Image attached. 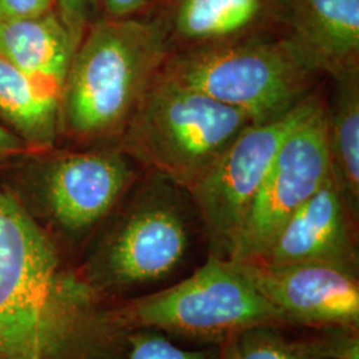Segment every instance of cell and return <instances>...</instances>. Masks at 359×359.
<instances>
[{
	"label": "cell",
	"instance_id": "cell-15",
	"mask_svg": "<svg viewBox=\"0 0 359 359\" xmlns=\"http://www.w3.org/2000/svg\"><path fill=\"white\" fill-rule=\"evenodd\" d=\"M325 96V135L332 180L359 221V68L330 77Z\"/></svg>",
	"mask_w": 359,
	"mask_h": 359
},
{
	"label": "cell",
	"instance_id": "cell-1",
	"mask_svg": "<svg viewBox=\"0 0 359 359\" xmlns=\"http://www.w3.org/2000/svg\"><path fill=\"white\" fill-rule=\"evenodd\" d=\"M133 330L0 181V359H127Z\"/></svg>",
	"mask_w": 359,
	"mask_h": 359
},
{
	"label": "cell",
	"instance_id": "cell-14",
	"mask_svg": "<svg viewBox=\"0 0 359 359\" xmlns=\"http://www.w3.org/2000/svg\"><path fill=\"white\" fill-rule=\"evenodd\" d=\"M75 50L56 10L0 22V57L60 97Z\"/></svg>",
	"mask_w": 359,
	"mask_h": 359
},
{
	"label": "cell",
	"instance_id": "cell-6",
	"mask_svg": "<svg viewBox=\"0 0 359 359\" xmlns=\"http://www.w3.org/2000/svg\"><path fill=\"white\" fill-rule=\"evenodd\" d=\"M160 72L241 111L253 123L289 112L325 76L286 34L169 53Z\"/></svg>",
	"mask_w": 359,
	"mask_h": 359
},
{
	"label": "cell",
	"instance_id": "cell-7",
	"mask_svg": "<svg viewBox=\"0 0 359 359\" xmlns=\"http://www.w3.org/2000/svg\"><path fill=\"white\" fill-rule=\"evenodd\" d=\"M120 306L135 329H154L201 346H222L256 326H287L258 290L244 262L209 255L179 281L120 299Z\"/></svg>",
	"mask_w": 359,
	"mask_h": 359
},
{
	"label": "cell",
	"instance_id": "cell-17",
	"mask_svg": "<svg viewBox=\"0 0 359 359\" xmlns=\"http://www.w3.org/2000/svg\"><path fill=\"white\" fill-rule=\"evenodd\" d=\"M285 326L262 325L231 339L233 359H322L306 338L283 332Z\"/></svg>",
	"mask_w": 359,
	"mask_h": 359
},
{
	"label": "cell",
	"instance_id": "cell-20",
	"mask_svg": "<svg viewBox=\"0 0 359 359\" xmlns=\"http://www.w3.org/2000/svg\"><path fill=\"white\" fill-rule=\"evenodd\" d=\"M55 10L62 19L75 47L100 16L97 0H55Z\"/></svg>",
	"mask_w": 359,
	"mask_h": 359
},
{
	"label": "cell",
	"instance_id": "cell-4",
	"mask_svg": "<svg viewBox=\"0 0 359 359\" xmlns=\"http://www.w3.org/2000/svg\"><path fill=\"white\" fill-rule=\"evenodd\" d=\"M145 170L117 145L29 152L0 168V181L75 262Z\"/></svg>",
	"mask_w": 359,
	"mask_h": 359
},
{
	"label": "cell",
	"instance_id": "cell-22",
	"mask_svg": "<svg viewBox=\"0 0 359 359\" xmlns=\"http://www.w3.org/2000/svg\"><path fill=\"white\" fill-rule=\"evenodd\" d=\"M55 10V0H0V22L35 18Z\"/></svg>",
	"mask_w": 359,
	"mask_h": 359
},
{
	"label": "cell",
	"instance_id": "cell-3",
	"mask_svg": "<svg viewBox=\"0 0 359 359\" xmlns=\"http://www.w3.org/2000/svg\"><path fill=\"white\" fill-rule=\"evenodd\" d=\"M151 18H99L74 52L60 97V139L116 145L168 57Z\"/></svg>",
	"mask_w": 359,
	"mask_h": 359
},
{
	"label": "cell",
	"instance_id": "cell-19",
	"mask_svg": "<svg viewBox=\"0 0 359 359\" xmlns=\"http://www.w3.org/2000/svg\"><path fill=\"white\" fill-rule=\"evenodd\" d=\"M306 337L311 348L322 359H359V327L330 325L313 329Z\"/></svg>",
	"mask_w": 359,
	"mask_h": 359
},
{
	"label": "cell",
	"instance_id": "cell-25",
	"mask_svg": "<svg viewBox=\"0 0 359 359\" xmlns=\"http://www.w3.org/2000/svg\"><path fill=\"white\" fill-rule=\"evenodd\" d=\"M27 359H39V358H36V357H31V358H27Z\"/></svg>",
	"mask_w": 359,
	"mask_h": 359
},
{
	"label": "cell",
	"instance_id": "cell-5",
	"mask_svg": "<svg viewBox=\"0 0 359 359\" xmlns=\"http://www.w3.org/2000/svg\"><path fill=\"white\" fill-rule=\"evenodd\" d=\"M252 123L241 111L160 72L116 145L145 172L188 192Z\"/></svg>",
	"mask_w": 359,
	"mask_h": 359
},
{
	"label": "cell",
	"instance_id": "cell-9",
	"mask_svg": "<svg viewBox=\"0 0 359 359\" xmlns=\"http://www.w3.org/2000/svg\"><path fill=\"white\" fill-rule=\"evenodd\" d=\"M325 96L318 90L308 112L285 137L234 248L233 261L262 256L286 221L327 179Z\"/></svg>",
	"mask_w": 359,
	"mask_h": 359
},
{
	"label": "cell",
	"instance_id": "cell-11",
	"mask_svg": "<svg viewBox=\"0 0 359 359\" xmlns=\"http://www.w3.org/2000/svg\"><path fill=\"white\" fill-rule=\"evenodd\" d=\"M168 53L286 34L283 0H164L151 16Z\"/></svg>",
	"mask_w": 359,
	"mask_h": 359
},
{
	"label": "cell",
	"instance_id": "cell-13",
	"mask_svg": "<svg viewBox=\"0 0 359 359\" xmlns=\"http://www.w3.org/2000/svg\"><path fill=\"white\" fill-rule=\"evenodd\" d=\"M286 35L325 76L359 68V0H283Z\"/></svg>",
	"mask_w": 359,
	"mask_h": 359
},
{
	"label": "cell",
	"instance_id": "cell-2",
	"mask_svg": "<svg viewBox=\"0 0 359 359\" xmlns=\"http://www.w3.org/2000/svg\"><path fill=\"white\" fill-rule=\"evenodd\" d=\"M203 233L188 192L144 172L76 261L80 276L112 299L148 294L173 283Z\"/></svg>",
	"mask_w": 359,
	"mask_h": 359
},
{
	"label": "cell",
	"instance_id": "cell-12",
	"mask_svg": "<svg viewBox=\"0 0 359 359\" xmlns=\"http://www.w3.org/2000/svg\"><path fill=\"white\" fill-rule=\"evenodd\" d=\"M358 219L332 176L286 221L262 256L268 265L325 264L359 274Z\"/></svg>",
	"mask_w": 359,
	"mask_h": 359
},
{
	"label": "cell",
	"instance_id": "cell-24",
	"mask_svg": "<svg viewBox=\"0 0 359 359\" xmlns=\"http://www.w3.org/2000/svg\"><path fill=\"white\" fill-rule=\"evenodd\" d=\"M221 359H233V351H231V341H228L225 345H222Z\"/></svg>",
	"mask_w": 359,
	"mask_h": 359
},
{
	"label": "cell",
	"instance_id": "cell-8",
	"mask_svg": "<svg viewBox=\"0 0 359 359\" xmlns=\"http://www.w3.org/2000/svg\"><path fill=\"white\" fill-rule=\"evenodd\" d=\"M317 92L283 115L248 126L188 191L209 256L231 259L276 154Z\"/></svg>",
	"mask_w": 359,
	"mask_h": 359
},
{
	"label": "cell",
	"instance_id": "cell-23",
	"mask_svg": "<svg viewBox=\"0 0 359 359\" xmlns=\"http://www.w3.org/2000/svg\"><path fill=\"white\" fill-rule=\"evenodd\" d=\"M29 152L31 151L25 142L0 124V168L10 163L13 158Z\"/></svg>",
	"mask_w": 359,
	"mask_h": 359
},
{
	"label": "cell",
	"instance_id": "cell-10",
	"mask_svg": "<svg viewBox=\"0 0 359 359\" xmlns=\"http://www.w3.org/2000/svg\"><path fill=\"white\" fill-rule=\"evenodd\" d=\"M240 262L287 326L359 327V274L325 264Z\"/></svg>",
	"mask_w": 359,
	"mask_h": 359
},
{
	"label": "cell",
	"instance_id": "cell-16",
	"mask_svg": "<svg viewBox=\"0 0 359 359\" xmlns=\"http://www.w3.org/2000/svg\"><path fill=\"white\" fill-rule=\"evenodd\" d=\"M0 124L31 152L55 148L60 140V96L0 57Z\"/></svg>",
	"mask_w": 359,
	"mask_h": 359
},
{
	"label": "cell",
	"instance_id": "cell-21",
	"mask_svg": "<svg viewBox=\"0 0 359 359\" xmlns=\"http://www.w3.org/2000/svg\"><path fill=\"white\" fill-rule=\"evenodd\" d=\"M164 0H97L99 16L104 19L148 18Z\"/></svg>",
	"mask_w": 359,
	"mask_h": 359
},
{
	"label": "cell",
	"instance_id": "cell-18",
	"mask_svg": "<svg viewBox=\"0 0 359 359\" xmlns=\"http://www.w3.org/2000/svg\"><path fill=\"white\" fill-rule=\"evenodd\" d=\"M222 346L187 348L154 329H135L127 359H221Z\"/></svg>",
	"mask_w": 359,
	"mask_h": 359
}]
</instances>
